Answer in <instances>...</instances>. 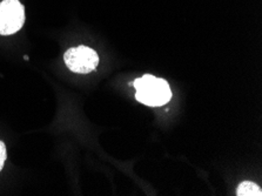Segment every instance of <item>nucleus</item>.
Returning <instances> with one entry per match:
<instances>
[{
	"label": "nucleus",
	"instance_id": "nucleus-5",
	"mask_svg": "<svg viewBox=\"0 0 262 196\" xmlns=\"http://www.w3.org/2000/svg\"><path fill=\"white\" fill-rule=\"evenodd\" d=\"M7 159V153H6V147H5V143L3 141H0V171H2L3 167H4V163H5Z\"/></svg>",
	"mask_w": 262,
	"mask_h": 196
},
{
	"label": "nucleus",
	"instance_id": "nucleus-3",
	"mask_svg": "<svg viewBox=\"0 0 262 196\" xmlns=\"http://www.w3.org/2000/svg\"><path fill=\"white\" fill-rule=\"evenodd\" d=\"M25 23V9L19 0H3L0 3V34L17 33Z\"/></svg>",
	"mask_w": 262,
	"mask_h": 196
},
{
	"label": "nucleus",
	"instance_id": "nucleus-2",
	"mask_svg": "<svg viewBox=\"0 0 262 196\" xmlns=\"http://www.w3.org/2000/svg\"><path fill=\"white\" fill-rule=\"evenodd\" d=\"M66 66L78 74H87L98 67L99 55L93 49L87 46H77L67 50L63 54Z\"/></svg>",
	"mask_w": 262,
	"mask_h": 196
},
{
	"label": "nucleus",
	"instance_id": "nucleus-1",
	"mask_svg": "<svg viewBox=\"0 0 262 196\" xmlns=\"http://www.w3.org/2000/svg\"><path fill=\"white\" fill-rule=\"evenodd\" d=\"M136 89V99L142 105L160 107L170 101L173 97L168 82L154 75L145 74L132 83Z\"/></svg>",
	"mask_w": 262,
	"mask_h": 196
},
{
	"label": "nucleus",
	"instance_id": "nucleus-4",
	"mask_svg": "<svg viewBox=\"0 0 262 196\" xmlns=\"http://www.w3.org/2000/svg\"><path fill=\"white\" fill-rule=\"evenodd\" d=\"M237 196H261V188L251 181L241 182L236 189Z\"/></svg>",
	"mask_w": 262,
	"mask_h": 196
}]
</instances>
